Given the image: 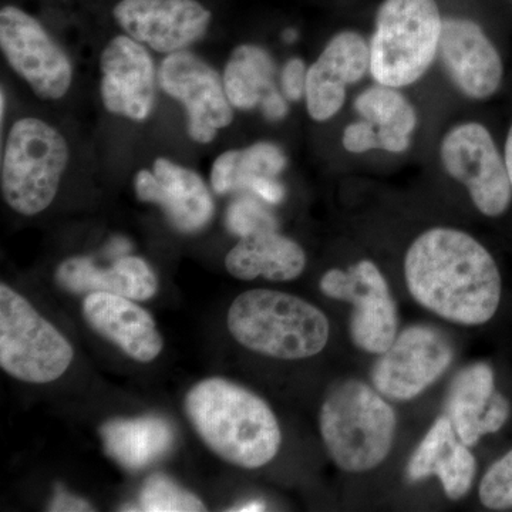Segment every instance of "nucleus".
I'll use <instances>...</instances> for the list:
<instances>
[{
  "instance_id": "1",
  "label": "nucleus",
  "mask_w": 512,
  "mask_h": 512,
  "mask_svg": "<svg viewBox=\"0 0 512 512\" xmlns=\"http://www.w3.org/2000/svg\"><path fill=\"white\" fill-rule=\"evenodd\" d=\"M404 278L414 301L457 325H484L500 306L503 284L493 256L458 229L423 232L404 258Z\"/></svg>"
},
{
  "instance_id": "2",
  "label": "nucleus",
  "mask_w": 512,
  "mask_h": 512,
  "mask_svg": "<svg viewBox=\"0 0 512 512\" xmlns=\"http://www.w3.org/2000/svg\"><path fill=\"white\" fill-rule=\"evenodd\" d=\"M185 413L207 447L234 466L264 467L281 448V427L269 404L221 377L195 384L185 397Z\"/></svg>"
},
{
  "instance_id": "3",
  "label": "nucleus",
  "mask_w": 512,
  "mask_h": 512,
  "mask_svg": "<svg viewBox=\"0 0 512 512\" xmlns=\"http://www.w3.org/2000/svg\"><path fill=\"white\" fill-rule=\"evenodd\" d=\"M227 323L239 345L281 360L319 355L330 333L328 318L315 305L274 289L241 293L229 308Z\"/></svg>"
},
{
  "instance_id": "4",
  "label": "nucleus",
  "mask_w": 512,
  "mask_h": 512,
  "mask_svg": "<svg viewBox=\"0 0 512 512\" xmlns=\"http://www.w3.org/2000/svg\"><path fill=\"white\" fill-rule=\"evenodd\" d=\"M329 457L346 473H366L392 451L397 417L375 387L346 379L330 387L319 416Z\"/></svg>"
},
{
  "instance_id": "5",
  "label": "nucleus",
  "mask_w": 512,
  "mask_h": 512,
  "mask_svg": "<svg viewBox=\"0 0 512 512\" xmlns=\"http://www.w3.org/2000/svg\"><path fill=\"white\" fill-rule=\"evenodd\" d=\"M443 19L436 0H384L370 40V69L383 86H410L439 53Z\"/></svg>"
},
{
  "instance_id": "6",
  "label": "nucleus",
  "mask_w": 512,
  "mask_h": 512,
  "mask_svg": "<svg viewBox=\"0 0 512 512\" xmlns=\"http://www.w3.org/2000/svg\"><path fill=\"white\" fill-rule=\"evenodd\" d=\"M67 163L69 147L56 128L35 117L16 121L2 160V192L9 207L29 217L45 211Z\"/></svg>"
},
{
  "instance_id": "7",
  "label": "nucleus",
  "mask_w": 512,
  "mask_h": 512,
  "mask_svg": "<svg viewBox=\"0 0 512 512\" xmlns=\"http://www.w3.org/2000/svg\"><path fill=\"white\" fill-rule=\"evenodd\" d=\"M74 350L28 299L0 285V366L26 383L55 382L72 365Z\"/></svg>"
},
{
  "instance_id": "8",
  "label": "nucleus",
  "mask_w": 512,
  "mask_h": 512,
  "mask_svg": "<svg viewBox=\"0 0 512 512\" xmlns=\"http://www.w3.org/2000/svg\"><path fill=\"white\" fill-rule=\"evenodd\" d=\"M320 291L336 301L352 303L349 335L353 345L382 355L399 335V313L389 284L375 262H356L346 271L330 269L320 279Z\"/></svg>"
},
{
  "instance_id": "9",
  "label": "nucleus",
  "mask_w": 512,
  "mask_h": 512,
  "mask_svg": "<svg viewBox=\"0 0 512 512\" xmlns=\"http://www.w3.org/2000/svg\"><path fill=\"white\" fill-rule=\"evenodd\" d=\"M454 360V346L443 330L412 325L379 355L370 372L372 386L392 402H409L433 386Z\"/></svg>"
},
{
  "instance_id": "10",
  "label": "nucleus",
  "mask_w": 512,
  "mask_h": 512,
  "mask_svg": "<svg viewBox=\"0 0 512 512\" xmlns=\"http://www.w3.org/2000/svg\"><path fill=\"white\" fill-rule=\"evenodd\" d=\"M440 154L447 173L466 185L481 214L500 217L508 210L510 174L487 128L478 123L454 127L443 138Z\"/></svg>"
},
{
  "instance_id": "11",
  "label": "nucleus",
  "mask_w": 512,
  "mask_h": 512,
  "mask_svg": "<svg viewBox=\"0 0 512 512\" xmlns=\"http://www.w3.org/2000/svg\"><path fill=\"white\" fill-rule=\"evenodd\" d=\"M0 46L12 69L45 100L62 99L72 84V64L43 26L15 6L0 12Z\"/></svg>"
},
{
  "instance_id": "12",
  "label": "nucleus",
  "mask_w": 512,
  "mask_h": 512,
  "mask_svg": "<svg viewBox=\"0 0 512 512\" xmlns=\"http://www.w3.org/2000/svg\"><path fill=\"white\" fill-rule=\"evenodd\" d=\"M160 83L168 96L185 107L188 134L198 143H210L234 119L220 76L192 53H171L161 64Z\"/></svg>"
},
{
  "instance_id": "13",
  "label": "nucleus",
  "mask_w": 512,
  "mask_h": 512,
  "mask_svg": "<svg viewBox=\"0 0 512 512\" xmlns=\"http://www.w3.org/2000/svg\"><path fill=\"white\" fill-rule=\"evenodd\" d=\"M114 18L141 45L171 55L205 35L211 13L197 0H121Z\"/></svg>"
},
{
  "instance_id": "14",
  "label": "nucleus",
  "mask_w": 512,
  "mask_h": 512,
  "mask_svg": "<svg viewBox=\"0 0 512 512\" xmlns=\"http://www.w3.org/2000/svg\"><path fill=\"white\" fill-rule=\"evenodd\" d=\"M100 92L110 113L143 121L156 101V70L150 53L130 36H117L100 57Z\"/></svg>"
},
{
  "instance_id": "15",
  "label": "nucleus",
  "mask_w": 512,
  "mask_h": 512,
  "mask_svg": "<svg viewBox=\"0 0 512 512\" xmlns=\"http://www.w3.org/2000/svg\"><path fill=\"white\" fill-rule=\"evenodd\" d=\"M439 52L448 76L470 99L493 96L503 80V62L493 42L473 20L443 19Z\"/></svg>"
},
{
  "instance_id": "16",
  "label": "nucleus",
  "mask_w": 512,
  "mask_h": 512,
  "mask_svg": "<svg viewBox=\"0 0 512 512\" xmlns=\"http://www.w3.org/2000/svg\"><path fill=\"white\" fill-rule=\"evenodd\" d=\"M134 187L141 201L160 205L171 225L184 234L202 231L214 217V201L200 175L167 158H157L153 171H140Z\"/></svg>"
},
{
  "instance_id": "17",
  "label": "nucleus",
  "mask_w": 512,
  "mask_h": 512,
  "mask_svg": "<svg viewBox=\"0 0 512 512\" xmlns=\"http://www.w3.org/2000/svg\"><path fill=\"white\" fill-rule=\"evenodd\" d=\"M370 69V46L359 33L346 30L330 39L308 69L306 106L315 121H326L345 104L346 87L363 79Z\"/></svg>"
},
{
  "instance_id": "18",
  "label": "nucleus",
  "mask_w": 512,
  "mask_h": 512,
  "mask_svg": "<svg viewBox=\"0 0 512 512\" xmlns=\"http://www.w3.org/2000/svg\"><path fill=\"white\" fill-rule=\"evenodd\" d=\"M83 315L90 328L136 362H153L163 350V336L153 316L133 299L107 292L89 293L83 302Z\"/></svg>"
},
{
  "instance_id": "19",
  "label": "nucleus",
  "mask_w": 512,
  "mask_h": 512,
  "mask_svg": "<svg viewBox=\"0 0 512 512\" xmlns=\"http://www.w3.org/2000/svg\"><path fill=\"white\" fill-rule=\"evenodd\" d=\"M476 473V457L458 439L446 414L434 421L406 468L407 480L412 483L430 476L439 478L444 493L453 501L470 493Z\"/></svg>"
},
{
  "instance_id": "20",
  "label": "nucleus",
  "mask_w": 512,
  "mask_h": 512,
  "mask_svg": "<svg viewBox=\"0 0 512 512\" xmlns=\"http://www.w3.org/2000/svg\"><path fill=\"white\" fill-rule=\"evenodd\" d=\"M57 284L67 292H107L133 301H148L157 293V278L144 259L123 256L110 268H100L90 258H70L56 271Z\"/></svg>"
},
{
  "instance_id": "21",
  "label": "nucleus",
  "mask_w": 512,
  "mask_h": 512,
  "mask_svg": "<svg viewBox=\"0 0 512 512\" xmlns=\"http://www.w3.org/2000/svg\"><path fill=\"white\" fill-rule=\"evenodd\" d=\"M305 266L306 254L301 245L275 229L241 237L225 256L229 274L242 281L265 278L266 281L289 282L301 276Z\"/></svg>"
},
{
  "instance_id": "22",
  "label": "nucleus",
  "mask_w": 512,
  "mask_h": 512,
  "mask_svg": "<svg viewBox=\"0 0 512 512\" xmlns=\"http://www.w3.org/2000/svg\"><path fill=\"white\" fill-rule=\"evenodd\" d=\"M495 393L494 370L487 363H473L454 377L444 412L467 447L477 446L487 436V414Z\"/></svg>"
},
{
  "instance_id": "23",
  "label": "nucleus",
  "mask_w": 512,
  "mask_h": 512,
  "mask_svg": "<svg viewBox=\"0 0 512 512\" xmlns=\"http://www.w3.org/2000/svg\"><path fill=\"white\" fill-rule=\"evenodd\" d=\"M104 450L127 470H143L173 447L174 430L161 417L117 419L100 430Z\"/></svg>"
},
{
  "instance_id": "24",
  "label": "nucleus",
  "mask_w": 512,
  "mask_h": 512,
  "mask_svg": "<svg viewBox=\"0 0 512 512\" xmlns=\"http://www.w3.org/2000/svg\"><path fill=\"white\" fill-rule=\"evenodd\" d=\"M275 63L262 47L242 45L232 52L224 72V89L232 106L252 110L274 93Z\"/></svg>"
},
{
  "instance_id": "25",
  "label": "nucleus",
  "mask_w": 512,
  "mask_h": 512,
  "mask_svg": "<svg viewBox=\"0 0 512 512\" xmlns=\"http://www.w3.org/2000/svg\"><path fill=\"white\" fill-rule=\"evenodd\" d=\"M285 165V154L272 143H256L245 150H229L212 165L211 185L217 194L249 190L256 178H275Z\"/></svg>"
},
{
  "instance_id": "26",
  "label": "nucleus",
  "mask_w": 512,
  "mask_h": 512,
  "mask_svg": "<svg viewBox=\"0 0 512 512\" xmlns=\"http://www.w3.org/2000/svg\"><path fill=\"white\" fill-rule=\"evenodd\" d=\"M355 109L379 130L410 137L417 126V114L412 104L394 87L379 84L366 89L357 96Z\"/></svg>"
},
{
  "instance_id": "27",
  "label": "nucleus",
  "mask_w": 512,
  "mask_h": 512,
  "mask_svg": "<svg viewBox=\"0 0 512 512\" xmlns=\"http://www.w3.org/2000/svg\"><path fill=\"white\" fill-rule=\"evenodd\" d=\"M141 510L147 512H198L205 511V504L164 474L147 478L140 493Z\"/></svg>"
},
{
  "instance_id": "28",
  "label": "nucleus",
  "mask_w": 512,
  "mask_h": 512,
  "mask_svg": "<svg viewBox=\"0 0 512 512\" xmlns=\"http://www.w3.org/2000/svg\"><path fill=\"white\" fill-rule=\"evenodd\" d=\"M478 495L481 504L488 510L512 508V450L488 468L481 480Z\"/></svg>"
},
{
  "instance_id": "29",
  "label": "nucleus",
  "mask_w": 512,
  "mask_h": 512,
  "mask_svg": "<svg viewBox=\"0 0 512 512\" xmlns=\"http://www.w3.org/2000/svg\"><path fill=\"white\" fill-rule=\"evenodd\" d=\"M227 225L239 237L276 228L275 218L258 201L249 197L232 202L227 214Z\"/></svg>"
},
{
  "instance_id": "30",
  "label": "nucleus",
  "mask_w": 512,
  "mask_h": 512,
  "mask_svg": "<svg viewBox=\"0 0 512 512\" xmlns=\"http://www.w3.org/2000/svg\"><path fill=\"white\" fill-rule=\"evenodd\" d=\"M343 147L349 153L362 154L380 148L379 134L370 121H356L349 124L343 133Z\"/></svg>"
},
{
  "instance_id": "31",
  "label": "nucleus",
  "mask_w": 512,
  "mask_h": 512,
  "mask_svg": "<svg viewBox=\"0 0 512 512\" xmlns=\"http://www.w3.org/2000/svg\"><path fill=\"white\" fill-rule=\"evenodd\" d=\"M308 69L301 59H291L285 64L281 74L282 92L286 99L301 100L306 93Z\"/></svg>"
},
{
  "instance_id": "32",
  "label": "nucleus",
  "mask_w": 512,
  "mask_h": 512,
  "mask_svg": "<svg viewBox=\"0 0 512 512\" xmlns=\"http://www.w3.org/2000/svg\"><path fill=\"white\" fill-rule=\"evenodd\" d=\"M49 511L53 512H82L93 511L92 505L83 498L70 494L63 487H57L55 497L49 505Z\"/></svg>"
},
{
  "instance_id": "33",
  "label": "nucleus",
  "mask_w": 512,
  "mask_h": 512,
  "mask_svg": "<svg viewBox=\"0 0 512 512\" xmlns=\"http://www.w3.org/2000/svg\"><path fill=\"white\" fill-rule=\"evenodd\" d=\"M249 191L254 192L261 200L269 202V204H279L285 197L284 187L272 177L256 178Z\"/></svg>"
},
{
  "instance_id": "34",
  "label": "nucleus",
  "mask_w": 512,
  "mask_h": 512,
  "mask_svg": "<svg viewBox=\"0 0 512 512\" xmlns=\"http://www.w3.org/2000/svg\"><path fill=\"white\" fill-rule=\"evenodd\" d=\"M259 107H261L266 119L271 121L284 119L288 114V104H286L284 96L278 90L269 94Z\"/></svg>"
},
{
  "instance_id": "35",
  "label": "nucleus",
  "mask_w": 512,
  "mask_h": 512,
  "mask_svg": "<svg viewBox=\"0 0 512 512\" xmlns=\"http://www.w3.org/2000/svg\"><path fill=\"white\" fill-rule=\"evenodd\" d=\"M505 164H507L512 184V127L510 128V133H508L507 143H505Z\"/></svg>"
},
{
  "instance_id": "36",
  "label": "nucleus",
  "mask_w": 512,
  "mask_h": 512,
  "mask_svg": "<svg viewBox=\"0 0 512 512\" xmlns=\"http://www.w3.org/2000/svg\"><path fill=\"white\" fill-rule=\"evenodd\" d=\"M265 504L261 503V501H251V503L242 504L241 507L235 508V511H264Z\"/></svg>"
},
{
  "instance_id": "37",
  "label": "nucleus",
  "mask_w": 512,
  "mask_h": 512,
  "mask_svg": "<svg viewBox=\"0 0 512 512\" xmlns=\"http://www.w3.org/2000/svg\"><path fill=\"white\" fill-rule=\"evenodd\" d=\"M284 39L286 40V42L291 43L293 42V40L296 39V33L293 32V30H286V32L284 33Z\"/></svg>"
},
{
  "instance_id": "38",
  "label": "nucleus",
  "mask_w": 512,
  "mask_h": 512,
  "mask_svg": "<svg viewBox=\"0 0 512 512\" xmlns=\"http://www.w3.org/2000/svg\"><path fill=\"white\" fill-rule=\"evenodd\" d=\"M0 109H2V114H0V117H5V109H6V101H5V92H2V106H0Z\"/></svg>"
}]
</instances>
